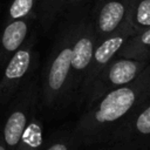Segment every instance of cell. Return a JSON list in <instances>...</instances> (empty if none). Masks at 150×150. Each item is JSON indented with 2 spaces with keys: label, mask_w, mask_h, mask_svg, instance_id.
<instances>
[{
  "label": "cell",
  "mask_w": 150,
  "mask_h": 150,
  "mask_svg": "<svg viewBox=\"0 0 150 150\" xmlns=\"http://www.w3.org/2000/svg\"><path fill=\"white\" fill-rule=\"evenodd\" d=\"M43 124L36 115L25 129L15 150H42Z\"/></svg>",
  "instance_id": "4fadbf2b"
},
{
  "label": "cell",
  "mask_w": 150,
  "mask_h": 150,
  "mask_svg": "<svg viewBox=\"0 0 150 150\" xmlns=\"http://www.w3.org/2000/svg\"><path fill=\"white\" fill-rule=\"evenodd\" d=\"M96 42V34L90 18L83 20L80 25L73 28L71 68L69 86L70 98H76L77 96L80 87L90 64Z\"/></svg>",
  "instance_id": "52a82bcc"
},
{
  "label": "cell",
  "mask_w": 150,
  "mask_h": 150,
  "mask_svg": "<svg viewBox=\"0 0 150 150\" xmlns=\"http://www.w3.org/2000/svg\"><path fill=\"white\" fill-rule=\"evenodd\" d=\"M0 150H6V146H5V143L1 138V135H0Z\"/></svg>",
  "instance_id": "e0dca14e"
},
{
  "label": "cell",
  "mask_w": 150,
  "mask_h": 150,
  "mask_svg": "<svg viewBox=\"0 0 150 150\" xmlns=\"http://www.w3.org/2000/svg\"><path fill=\"white\" fill-rule=\"evenodd\" d=\"M117 56L150 62V28L134 33L121 47Z\"/></svg>",
  "instance_id": "8fae6325"
},
{
  "label": "cell",
  "mask_w": 150,
  "mask_h": 150,
  "mask_svg": "<svg viewBox=\"0 0 150 150\" xmlns=\"http://www.w3.org/2000/svg\"><path fill=\"white\" fill-rule=\"evenodd\" d=\"M135 33L132 27L128 23L118 28L116 32L111 33L110 35L105 36L104 39L100 40L94 49L93 57L90 61V64L88 67V70L86 73V76L83 79V82L80 87V90L77 93V101L80 97L86 93V90L89 88V86L93 83L95 77L100 74V71L115 57L117 56V53L120 52L121 47L125 43V41Z\"/></svg>",
  "instance_id": "ba28073f"
},
{
  "label": "cell",
  "mask_w": 150,
  "mask_h": 150,
  "mask_svg": "<svg viewBox=\"0 0 150 150\" xmlns=\"http://www.w3.org/2000/svg\"><path fill=\"white\" fill-rule=\"evenodd\" d=\"M148 61H138L134 59L115 56L95 77L93 83L80 97L79 103L84 109L96 102L105 94L115 90L136 79L149 64Z\"/></svg>",
  "instance_id": "5b68a950"
},
{
  "label": "cell",
  "mask_w": 150,
  "mask_h": 150,
  "mask_svg": "<svg viewBox=\"0 0 150 150\" xmlns=\"http://www.w3.org/2000/svg\"><path fill=\"white\" fill-rule=\"evenodd\" d=\"M73 28L57 41L42 75L41 102L46 108H53L69 96L70 68H71Z\"/></svg>",
  "instance_id": "7a4b0ae2"
},
{
  "label": "cell",
  "mask_w": 150,
  "mask_h": 150,
  "mask_svg": "<svg viewBox=\"0 0 150 150\" xmlns=\"http://www.w3.org/2000/svg\"><path fill=\"white\" fill-rule=\"evenodd\" d=\"M80 0H41L36 11V21L47 32L54 22L74 4Z\"/></svg>",
  "instance_id": "7c38bea8"
},
{
  "label": "cell",
  "mask_w": 150,
  "mask_h": 150,
  "mask_svg": "<svg viewBox=\"0 0 150 150\" xmlns=\"http://www.w3.org/2000/svg\"><path fill=\"white\" fill-rule=\"evenodd\" d=\"M39 66L36 35L28 36L21 48L7 61L0 71V103L7 104L35 75Z\"/></svg>",
  "instance_id": "277c9868"
},
{
  "label": "cell",
  "mask_w": 150,
  "mask_h": 150,
  "mask_svg": "<svg viewBox=\"0 0 150 150\" xmlns=\"http://www.w3.org/2000/svg\"><path fill=\"white\" fill-rule=\"evenodd\" d=\"M150 102V63L131 82L111 90L80 116L70 136L74 145L93 146Z\"/></svg>",
  "instance_id": "6da1fadb"
},
{
  "label": "cell",
  "mask_w": 150,
  "mask_h": 150,
  "mask_svg": "<svg viewBox=\"0 0 150 150\" xmlns=\"http://www.w3.org/2000/svg\"><path fill=\"white\" fill-rule=\"evenodd\" d=\"M96 145L97 150H150V102Z\"/></svg>",
  "instance_id": "8992f818"
},
{
  "label": "cell",
  "mask_w": 150,
  "mask_h": 150,
  "mask_svg": "<svg viewBox=\"0 0 150 150\" xmlns=\"http://www.w3.org/2000/svg\"><path fill=\"white\" fill-rule=\"evenodd\" d=\"M1 26H2V23H1V14H0V28H1Z\"/></svg>",
  "instance_id": "ac0fdd59"
},
{
  "label": "cell",
  "mask_w": 150,
  "mask_h": 150,
  "mask_svg": "<svg viewBox=\"0 0 150 150\" xmlns=\"http://www.w3.org/2000/svg\"><path fill=\"white\" fill-rule=\"evenodd\" d=\"M40 102V79L34 75L9 101L1 130V138L6 150H15L25 129L38 115Z\"/></svg>",
  "instance_id": "3957f363"
},
{
  "label": "cell",
  "mask_w": 150,
  "mask_h": 150,
  "mask_svg": "<svg viewBox=\"0 0 150 150\" xmlns=\"http://www.w3.org/2000/svg\"><path fill=\"white\" fill-rule=\"evenodd\" d=\"M73 146H74V143L69 134V135L53 137L48 142V144L43 145L42 150H73Z\"/></svg>",
  "instance_id": "2e32d148"
},
{
  "label": "cell",
  "mask_w": 150,
  "mask_h": 150,
  "mask_svg": "<svg viewBox=\"0 0 150 150\" xmlns=\"http://www.w3.org/2000/svg\"><path fill=\"white\" fill-rule=\"evenodd\" d=\"M130 5L131 0L96 1L90 15V20L95 29L97 42L128 23Z\"/></svg>",
  "instance_id": "9c48e42d"
},
{
  "label": "cell",
  "mask_w": 150,
  "mask_h": 150,
  "mask_svg": "<svg viewBox=\"0 0 150 150\" xmlns=\"http://www.w3.org/2000/svg\"><path fill=\"white\" fill-rule=\"evenodd\" d=\"M36 22V13L19 18L5 23L0 28V71L7 61L21 48L30 35V29Z\"/></svg>",
  "instance_id": "30bf717a"
},
{
  "label": "cell",
  "mask_w": 150,
  "mask_h": 150,
  "mask_svg": "<svg viewBox=\"0 0 150 150\" xmlns=\"http://www.w3.org/2000/svg\"><path fill=\"white\" fill-rule=\"evenodd\" d=\"M128 22L135 33L150 28V0H131Z\"/></svg>",
  "instance_id": "5bb4252c"
},
{
  "label": "cell",
  "mask_w": 150,
  "mask_h": 150,
  "mask_svg": "<svg viewBox=\"0 0 150 150\" xmlns=\"http://www.w3.org/2000/svg\"><path fill=\"white\" fill-rule=\"evenodd\" d=\"M41 0H11L5 21L35 14Z\"/></svg>",
  "instance_id": "9a60e30c"
}]
</instances>
